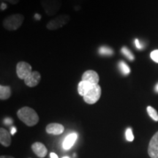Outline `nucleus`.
I'll list each match as a JSON object with an SVG mask.
<instances>
[{
	"mask_svg": "<svg viewBox=\"0 0 158 158\" xmlns=\"http://www.w3.org/2000/svg\"><path fill=\"white\" fill-rule=\"evenodd\" d=\"M17 116L21 121L29 127H32L39 122V116L36 111L29 107L21 108L18 110Z\"/></svg>",
	"mask_w": 158,
	"mask_h": 158,
	"instance_id": "f257e3e1",
	"label": "nucleus"
},
{
	"mask_svg": "<svg viewBox=\"0 0 158 158\" xmlns=\"http://www.w3.org/2000/svg\"><path fill=\"white\" fill-rule=\"evenodd\" d=\"M24 21V16L20 13L8 15L3 20L4 28L8 31H15L21 27Z\"/></svg>",
	"mask_w": 158,
	"mask_h": 158,
	"instance_id": "f03ea898",
	"label": "nucleus"
},
{
	"mask_svg": "<svg viewBox=\"0 0 158 158\" xmlns=\"http://www.w3.org/2000/svg\"><path fill=\"white\" fill-rule=\"evenodd\" d=\"M41 6L48 15H56L62 7V0H40Z\"/></svg>",
	"mask_w": 158,
	"mask_h": 158,
	"instance_id": "7ed1b4c3",
	"label": "nucleus"
},
{
	"mask_svg": "<svg viewBox=\"0 0 158 158\" xmlns=\"http://www.w3.org/2000/svg\"><path fill=\"white\" fill-rule=\"evenodd\" d=\"M70 20V17L68 14L59 15L48 21L46 24V28L48 30H56L68 23Z\"/></svg>",
	"mask_w": 158,
	"mask_h": 158,
	"instance_id": "20e7f679",
	"label": "nucleus"
},
{
	"mask_svg": "<svg viewBox=\"0 0 158 158\" xmlns=\"http://www.w3.org/2000/svg\"><path fill=\"white\" fill-rule=\"evenodd\" d=\"M102 90L99 84L94 85L93 87L84 96V100L87 104L92 105L96 103L101 96Z\"/></svg>",
	"mask_w": 158,
	"mask_h": 158,
	"instance_id": "39448f33",
	"label": "nucleus"
},
{
	"mask_svg": "<svg viewBox=\"0 0 158 158\" xmlns=\"http://www.w3.org/2000/svg\"><path fill=\"white\" fill-rule=\"evenodd\" d=\"M32 73V68L28 62H19L16 65V74L20 79L24 80Z\"/></svg>",
	"mask_w": 158,
	"mask_h": 158,
	"instance_id": "423d86ee",
	"label": "nucleus"
},
{
	"mask_svg": "<svg viewBox=\"0 0 158 158\" xmlns=\"http://www.w3.org/2000/svg\"><path fill=\"white\" fill-rule=\"evenodd\" d=\"M148 154L151 158H158V132H157L149 142Z\"/></svg>",
	"mask_w": 158,
	"mask_h": 158,
	"instance_id": "0eeeda50",
	"label": "nucleus"
},
{
	"mask_svg": "<svg viewBox=\"0 0 158 158\" xmlns=\"http://www.w3.org/2000/svg\"><path fill=\"white\" fill-rule=\"evenodd\" d=\"M41 81L40 73L37 71H32V73L24 79V83L29 87H35L37 86Z\"/></svg>",
	"mask_w": 158,
	"mask_h": 158,
	"instance_id": "6e6552de",
	"label": "nucleus"
},
{
	"mask_svg": "<svg viewBox=\"0 0 158 158\" xmlns=\"http://www.w3.org/2000/svg\"><path fill=\"white\" fill-rule=\"evenodd\" d=\"M81 79H82L81 81L89 82L92 84L95 85V84H98L100 78H99L98 73L94 70H89L84 73V74L82 75Z\"/></svg>",
	"mask_w": 158,
	"mask_h": 158,
	"instance_id": "1a4fd4ad",
	"label": "nucleus"
},
{
	"mask_svg": "<svg viewBox=\"0 0 158 158\" xmlns=\"http://www.w3.org/2000/svg\"><path fill=\"white\" fill-rule=\"evenodd\" d=\"M45 130L48 134L52 135H60L64 130V127L62 124L58 123H51L47 125Z\"/></svg>",
	"mask_w": 158,
	"mask_h": 158,
	"instance_id": "9d476101",
	"label": "nucleus"
},
{
	"mask_svg": "<svg viewBox=\"0 0 158 158\" xmlns=\"http://www.w3.org/2000/svg\"><path fill=\"white\" fill-rule=\"evenodd\" d=\"M31 149H32L35 155L38 156L39 157H45L47 155V152H48V150H47L46 147H45L44 144L40 143V142H36V143H33L31 145Z\"/></svg>",
	"mask_w": 158,
	"mask_h": 158,
	"instance_id": "9b49d317",
	"label": "nucleus"
},
{
	"mask_svg": "<svg viewBox=\"0 0 158 158\" xmlns=\"http://www.w3.org/2000/svg\"><path fill=\"white\" fill-rule=\"evenodd\" d=\"M0 143L5 147H9L11 143L10 134L5 128H0Z\"/></svg>",
	"mask_w": 158,
	"mask_h": 158,
	"instance_id": "f8f14e48",
	"label": "nucleus"
},
{
	"mask_svg": "<svg viewBox=\"0 0 158 158\" xmlns=\"http://www.w3.org/2000/svg\"><path fill=\"white\" fill-rule=\"evenodd\" d=\"M77 137H78V135H77V134L76 133H70V135H68L66 138H64V141H63V143H62L63 148L66 150L70 149V148L73 146L75 142H76V141L77 140Z\"/></svg>",
	"mask_w": 158,
	"mask_h": 158,
	"instance_id": "ddd939ff",
	"label": "nucleus"
},
{
	"mask_svg": "<svg viewBox=\"0 0 158 158\" xmlns=\"http://www.w3.org/2000/svg\"><path fill=\"white\" fill-rule=\"evenodd\" d=\"M94 84H92L89 82L84 81H81L79 82L78 85V92L80 95L84 97L87 92L89 91L93 87Z\"/></svg>",
	"mask_w": 158,
	"mask_h": 158,
	"instance_id": "4468645a",
	"label": "nucleus"
},
{
	"mask_svg": "<svg viewBox=\"0 0 158 158\" xmlns=\"http://www.w3.org/2000/svg\"><path fill=\"white\" fill-rule=\"evenodd\" d=\"M11 95L10 87L8 86H0V99L2 100H7Z\"/></svg>",
	"mask_w": 158,
	"mask_h": 158,
	"instance_id": "2eb2a0df",
	"label": "nucleus"
},
{
	"mask_svg": "<svg viewBox=\"0 0 158 158\" xmlns=\"http://www.w3.org/2000/svg\"><path fill=\"white\" fill-rule=\"evenodd\" d=\"M98 53L99 54H100L101 56H113L114 52V50L112 48H110V47L107 46V45H102L100 48H98Z\"/></svg>",
	"mask_w": 158,
	"mask_h": 158,
	"instance_id": "dca6fc26",
	"label": "nucleus"
},
{
	"mask_svg": "<svg viewBox=\"0 0 158 158\" xmlns=\"http://www.w3.org/2000/svg\"><path fill=\"white\" fill-rule=\"evenodd\" d=\"M118 66L119 70L121 71L122 73L124 75V76H127V75H129L130 73V71L131 70H130V67L128 66L124 61H120V62H118Z\"/></svg>",
	"mask_w": 158,
	"mask_h": 158,
	"instance_id": "f3484780",
	"label": "nucleus"
},
{
	"mask_svg": "<svg viewBox=\"0 0 158 158\" xmlns=\"http://www.w3.org/2000/svg\"><path fill=\"white\" fill-rule=\"evenodd\" d=\"M121 52L122 53V54H123L124 56L127 57L130 61H133L134 59H135V56H134L133 53H132L131 51L126 46L122 47L121 49Z\"/></svg>",
	"mask_w": 158,
	"mask_h": 158,
	"instance_id": "a211bd4d",
	"label": "nucleus"
},
{
	"mask_svg": "<svg viewBox=\"0 0 158 158\" xmlns=\"http://www.w3.org/2000/svg\"><path fill=\"white\" fill-rule=\"evenodd\" d=\"M147 113L149 114L150 117L152 118L153 120H155V122H158V114L155 108L152 107V106H148L147 108Z\"/></svg>",
	"mask_w": 158,
	"mask_h": 158,
	"instance_id": "6ab92c4d",
	"label": "nucleus"
},
{
	"mask_svg": "<svg viewBox=\"0 0 158 158\" xmlns=\"http://www.w3.org/2000/svg\"><path fill=\"white\" fill-rule=\"evenodd\" d=\"M126 138L128 141H133L134 140V135L133 134V131H132L131 128H127L125 132Z\"/></svg>",
	"mask_w": 158,
	"mask_h": 158,
	"instance_id": "aec40b11",
	"label": "nucleus"
},
{
	"mask_svg": "<svg viewBox=\"0 0 158 158\" xmlns=\"http://www.w3.org/2000/svg\"><path fill=\"white\" fill-rule=\"evenodd\" d=\"M150 57L154 62L158 63V50H154L150 54Z\"/></svg>",
	"mask_w": 158,
	"mask_h": 158,
	"instance_id": "412c9836",
	"label": "nucleus"
},
{
	"mask_svg": "<svg viewBox=\"0 0 158 158\" xmlns=\"http://www.w3.org/2000/svg\"><path fill=\"white\" fill-rule=\"evenodd\" d=\"M135 45L136 48H137L138 49H139V50H141V49H143V45L141 44V43H140L139 40L138 39L135 40Z\"/></svg>",
	"mask_w": 158,
	"mask_h": 158,
	"instance_id": "4be33fe9",
	"label": "nucleus"
},
{
	"mask_svg": "<svg viewBox=\"0 0 158 158\" xmlns=\"http://www.w3.org/2000/svg\"><path fill=\"white\" fill-rule=\"evenodd\" d=\"M2 2H8L10 3L12 5H16L19 2L20 0H1Z\"/></svg>",
	"mask_w": 158,
	"mask_h": 158,
	"instance_id": "5701e85b",
	"label": "nucleus"
},
{
	"mask_svg": "<svg viewBox=\"0 0 158 158\" xmlns=\"http://www.w3.org/2000/svg\"><path fill=\"white\" fill-rule=\"evenodd\" d=\"M4 123L6 125H9V124H11L13 123V120H12V118H5V119H4Z\"/></svg>",
	"mask_w": 158,
	"mask_h": 158,
	"instance_id": "b1692460",
	"label": "nucleus"
},
{
	"mask_svg": "<svg viewBox=\"0 0 158 158\" xmlns=\"http://www.w3.org/2000/svg\"><path fill=\"white\" fill-rule=\"evenodd\" d=\"M7 7V4H6L5 2H2L1 5H0V10H1L2 11H3V10H5Z\"/></svg>",
	"mask_w": 158,
	"mask_h": 158,
	"instance_id": "393cba45",
	"label": "nucleus"
},
{
	"mask_svg": "<svg viewBox=\"0 0 158 158\" xmlns=\"http://www.w3.org/2000/svg\"><path fill=\"white\" fill-rule=\"evenodd\" d=\"M34 18L37 20V21H39V20L41 19V15L40 14H37V13H36V14L34 15Z\"/></svg>",
	"mask_w": 158,
	"mask_h": 158,
	"instance_id": "a878e982",
	"label": "nucleus"
},
{
	"mask_svg": "<svg viewBox=\"0 0 158 158\" xmlns=\"http://www.w3.org/2000/svg\"><path fill=\"white\" fill-rule=\"evenodd\" d=\"M16 133V128H15V127H12L11 128V131H10V133L11 135H14V134Z\"/></svg>",
	"mask_w": 158,
	"mask_h": 158,
	"instance_id": "bb28decb",
	"label": "nucleus"
},
{
	"mask_svg": "<svg viewBox=\"0 0 158 158\" xmlns=\"http://www.w3.org/2000/svg\"><path fill=\"white\" fill-rule=\"evenodd\" d=\"M50 157H51V158H59L58 156H57V155H56V154L54 153V152L51 153Z\"/></svg>",
	"mask_w": 158,
	"mask_h": 158,
	"instance_id": "cd10ccee",
	"label": "nucleus"
},
{
	"mask_svg": "<svg viewBox=\"0 0 158 158\" xmlns=\"http://www.w3.org/2000/svg\"><path fill=\"white\" fill-rule=\"evenodd\" d=\"M0 158H14V157H11V156H2Z\"/></svg>",
	"mask_w": 158,
	"mask_h": 158,
	"instance_id": "c85d7f7f",
	"label": "nucleus"
},
{
	"mask_svg": "<svg viewBox=\"0 0 158 158\" xmlns=\"http://www.w3.org/2000/svg\"><path fill=\"white\" fill-rule=\"evenodd\" d=\"M155 90L156 92H157V93H158V83L157 84H156V86L155 87Z\"/></svg>",
	"mask_w": 158,
	"mask_h": 158,
	"instance_id": "c756f323",
	"label": "nucleus"
},
{
	"mask_svg": "<svg viewBox=\"0 0 158 158\" xmlns=\"http://www.w3.org/2000/svg\"><path fill=\"white\" fill-rule=\"evenodd\" d=\"M62 158H70V157H62Z\"/></svg>",
	"mask_w": 158,
	"mask_h": 158,
	"instance_id": "7c9ffc66",
	"label": "nucleus"
}]
</instances>
